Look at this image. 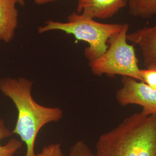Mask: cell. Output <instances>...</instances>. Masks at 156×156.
Wrapping results in <instances>:
<instances>
[{
	"mask_svg": "<svg viewBox=\"0 0 156 156\" xmlns=\"http://www.w3.org/2000/svg\"><path fill=\"white\" fill-rule=\"evenodd\" d=\"M33 83L23 77L0 79V91L13 102L17 111L15 127L12 131L26 146L25 156H35L37 135L46 124L60 121L63 111L59 107L42 105L34 99Z\"/></svg>",
	"mask_w": 156,
	"mask_h": 156,
	"instance_id": "obj_1",
	"label": "cell"
},
{
	"mask_svg": "<svg viewBox=\"0 0 156 156\" xmlns=\"http://www.w3.org/2000/svg\"><path fill=\"white\" fill-rule=\"evenodd\" d=\"M95 156H156V113H135L100 136Z\"/></svg>",
	"mask_w": 156,
	"mask_h": 156,
	"instance_id": "obj_2",
	"label": "cell"
},
{
	"mask_svg": "<svg viewBox=\"0 0 156 156\" xmlns=\"http://www.w3.org/2000/svg\"><path fill=\"white\" fill-rule=\"evenodd\" d=\"M67 22L49 20L38 28L39 34L53 30L71 34L78 40L89 44L84 50V56L93 62L102 56L108 48V41L112 35L120 31L124 24H106L96 22L94 19L76 12L70 14Z\"/></svg>",
	"mask_w": 156,
	"mask_h": 156,
	"instance_id": "obj_3",
	"label": "cell"
},
{
	"mask_svg": "<svg viewBox=\"0 0 156 156\" xmlns=\"http://www.w3.org/2000/svg\"><path fill=\"white\" fill-rule=\"evenodd\" d=\"M128 24H124L122 29L113 34L108 41L105 53L93 62H89L90 70L95 76L105 75L113 77L120 75L141 81L139 60L134 45L127 42Z\"/></svg>",
	"mask_w": 156,
	"mask_h": 156,
	"instance_id": "obj_4",
	"label": "cell"
},
{
	"mask_svg": "<svg viewBox=\"0 0 156 156\" xmlns=\"http://www.w3.org/2000/svg\"><path fill=\"white\" fill-rule=\"evenodd\" d=\"M121 82L122 86L116 93L119 104L123 106L140 105L143 107L141 112L146 115L156 113V90L129 77H122Z\"/></svg>",
	"mask_w": 156,
	"mask_h": 156,
	"instance_id": "obj_5",
	"label": "cell"
},
{
	"mask_svg": "<svg viewBox=\"0 0 156 156\" xmlns=\"http://www.w3.org/2000/svg\"><path fill=\"white\" fill-rule=\"evenodd\" d=\"M127 5V0H78L76 12L94 19H106Z\"/></svg>",
	"mask_w": 156,
	"mask_h": 156,
	"instance_id": "obj_6",
	"label": "cell"
},
{
	"mask_svg": "<svg viewBox=\"0 0 156 156\" xmlns=\"http://www.w3.org/2000/svg\"><path fill=\"white\" fill-rule=\"evenodd\" d=\"M127 41L139 46L145 67H156V24L127 34Z\"/></svg>",
	"mask_w": 156,
	"mask_h": 156,
	"instance_id": "obj_7",
	"label": "cell"
},
{
	"mask_svg": "<svg viewBox=\"0 0 156 156\" xmlns=\"http://www.w3.org/2000/svg\"><path fill=\"white\" fill-rule=\"evenodd\" d=\"M16 0H0V41L9 43L15 37L18 26Z\"/></svg>",
	"mask_w": 156,
	"mask_h": 156,
	"instance_id": "obj_8",
	"label": "cell"
},
{
	"mask_svg": "<svg viewBox=\"0 0 156 156\" xmlns=\"http://www.w3.org/2000/svg\"><path fill=\"white\" fill-rule=\"evenodd\" d=\"M129 13L135 17L147 19L156 15V0H127Z\"/></svg>",
	"mask_w": 156,
	"mask_h": 156,
	"instance_id": "obj_9",
	"label": "cell"
},
{
	"mask_svg": "<svg viewBox=\"0 0 156 156\" xmlns=\"http://www.w3.org/2000/svg\"><path fill=\"white\" fill-rule=\"evenodd\" d=\"M12 133L6 126L5 121L0 119V141L11 136ZM22 146V143L15 138L9 140L5 145L0 144V156H15Z\"/></svg>",
	"mask_w": 156,
	"mask_h": 156,
	"instance_id": "obj_10",
	"label": "cell"
},
{
	"mask_svg": "<svg viewBox=\"0 0 156 156\" xmlns=\"http://www.w3.org/2000/svg\"><path fill=\"white\" fill-rule=\"evenodd\" d=\"M67 156H95L83 140H78L71 147Z\"/></svg>",
	"mask_w": 156,
	"mask_h": 156,
	"instance_id": "obj_11",
	"label": "cell"
},
{
	"mask_svg": "<svg viewBox=\"0 0 156 156\" xmlns=\"http://www.w3.org/2000/svg\"><path fill=\"white\" fill-rule=\"evenodd\" d=\"M141 81L153 89L156 90V67L140 69Z\"/></svg>",
	"mask_w": 156,
	"mask_h": 156,
	"instance_id": "obj_12",
	"label": "cell"
},
{
	"mask_svg": "<svg viewBox=\"0 0 156 156\" xmlns=\"http://www.w3.org/2000/svg\"><path fill=\"white\" fill-rule=\"evenodd\" d=\"M35 156H63V153L60 144H51L45 146Z\"/></svg>",
	"mask_w": 156,
	"mask_h": 156,
	"instance_id": "obj_13",
	"label": "cell"
},
{
	"mask_svg": "<svg viewBox=\"0 0 156 156\" xmlns=\"http://www.w3.org/2000/svg\"><path fill=\"white\" fill-rule=\"evenodd\" d=\"M55 1L56 0H34V2L37 5H44V4H46Z\"/></svg>",
	"mask_w": 156,
	"mask_h": 156,
	"instance_id": "obj_14",
	"label": "cell"
},
{
	"mask_svg": "<svg viewBox=\"0 0 156 156\" xmlns=\"http://www.w3.org/2000/svg\"><path fill=\"white\" fill-rule=\"evenodd\" d=\"M18 4L19 5H21L24 6L26 4V2H25V0H16Z\"/></svg>",
	"mask_w": 156,
	"mask_h": 156,
	"instance_id": "obj_15",
	"label": "cell"
}]
</instances>
